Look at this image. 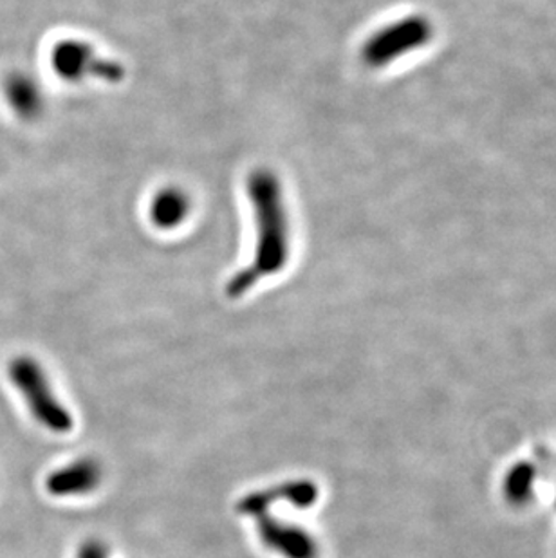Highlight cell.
Listing matches in <instances>:
<instances>
[{
	"label": "cell",
	"instance_id": "5b68a950",
	"mask_svg": "<svg viewBox=\"0 0 556 558\" xmlns=\"http://www.w3.org/2000/svg\"><path fill=\"white\" fill-rule=\"evenodd\" d=\"M258 532L264 544L283 558H316L318 555L315 541L300 527L277 521H261Z\"/></svg>",
	"mask_w": 556,
	"mask_h": 558
},
{
	"label": "cell",
	"instance_id": "8992f818",
	"mask_svg": "<svg viewBox=\"0 0 556 558\" xmlns=\"http://www.w3.org/2000/svg\"><path fill=\"white\" fill-rule=\"evenodd\" d=\"M98 483H100V466L89 459H78L49 475L46 486L49 494L68 497L89 494Z\"/></svg>",
	"mask_w": 556,
	"mask_h": 558
},
{
	"label": "cell",
	"instance_id": "3957f363",
	"mask_svg": "<svg viewBox=\"0 0 556 558\" xmlns=\"http://www.w3.org/2000/svg\"><path fill=\"white\" fill-rule=\"evenodd\" d=\"M53 63L57 73L71 82L93 78L107 84H120L125 78V68L120 62L101 57L89 43L78 38L58 44Z\"/></svg>",
	"mask_w": 556,
	"mask_h": 558
},
{
	"label": "cell",
	"instance_id": "277c9868",
	"mask_svg": "<svg viewBox=\"0 0 556 558\" xmlns=\"http://www.w3.org/2000/svg\"><path fill=\"white\" fill-rule=\"evenodd\" d=\"M192 197L181 186L168 185L159 189L148 205V217L158 230L172 232L183 227L192 216Z\"/></svg>",
	"mask_w": 556,
	"mask_h": 558
},
{
	"label": "cell",
	"instance_id": "6da1fadb",
	"mask_svg": "<svg viewBox=\"0 0 556 558\" xmlns=\"http://www.w3.org/2000/svg\"><path fill=\"white\" fill-rule=\"evenodd\" d=\"M246 194L253 211L255 246L252 260L231 275L226 293L231 299L246 295L261 280L280 274L288 266L293 232L282 180L268 167L253 169L246 178Z\"/></svg>",
	"mask_w": 556,
	"mask_h": 558
},
{
	"label": "cell",
	"instance_id": "7a4b0ae2",
	"mask_svg": "<svg viewBox=\"0 0 556 558\" xmlns=\"http://www.w3.org/2000/svg\"><path fill=\"white\" fill-rule=\"evenodd\" d=\"M11 384L21 392L27 409L40 423L55 434H65L73 428V417L55 395L53 385L43 365L32 356H19L8 367Z\"/></svg>",
	"mask_w": 556,
	"mask_h": 558
}]
</instances>
